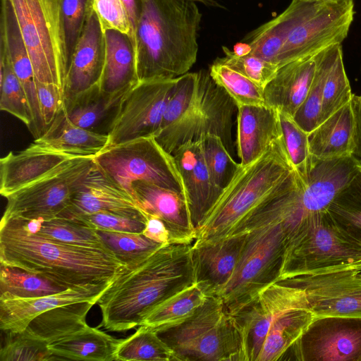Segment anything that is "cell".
<instances>
[{"label":"cell","mask_w":361,"mask_h":361,"mask_svg":"<svg viewBox=\"0 0 361 361\" xmlns=\"http://www.w3.org/2000/svg\"><path fill=\"white\" fill-rule=\"evenodd\" d=\"M196 282L192 244L162 245L142 262L125 267L97 302L101 326L122 332L140 326L161 302Z\"/></svg>","instance_id":"obj_1"},{"label":"cell","mask_w":361,"mask_h":361,"mask_svg":"<svg viewBox=\"0 0 361 361\" xmlns=\"http://www.w3.org/2000/svg\"><path fill=\"white\" fill-rule=\"evenodd\" d=\"M0 262L74 288L109 283L125 265L109 249L71 245L29 231L21 218L1 220Z\"/></svg>","instance_id":"obj_2"},{"label":"cell","mask_w":361,"mask_h":361,"mask_svg":"<svg viewBox=\"0 0 361 361\" xmlns=\"http://www.w3.org/2000/svg\"><path fill=\"white\" fill-rule=\"evenodd\" d=\"M201 19L193 0H142L134 37L137 80L188 73L197 61Z\"/></svg>","instance_id":"obj_3"},{"label":"cell","mask_w":361,"mask_h":361,"mask_svg":"<svg viewBox=\"0 0 361 361\" xmlns=\"http://www.w3.org/2000/svg\"><path fill=\"white\" fill-rule=\"evenodd\" d=\"M304 181L286 153L282 134L250 164L240 166L196 228L193 244L212 243L233 235L255 209L278 193Z\"/></svg>","instance_id":"obj_4"},{"label":"cell","mask_w":361,"mask_h":361,"mask_svg":"<svg viewBox=\"0 0 361 361\" xmlns=\"http://www.w3.org/2000/svg\"><path fill=\"white\" fill-rule=\"evenodd\" d=\"M232 316L242 340L240 361L283 360L314 318L302 290L283 280Z\"/></svg>","instance_id":"obj_5"},{"label":"cell","mask_w":361,"mask_h":361,"mask_svg":"<svg viewBox=\"0 0 361 361\" xmlns=\"http://www.w3.org/2000/svg\"><path fill=\"white\" fill-rule=\"evenodd\" d=\"M238 232L247 233L245 243L231 280L218 295L231 315L279 281L288 241L282 223L262 214L248 217L233 234Z\"/></svg>","instance_id":"obj_6"},{"label":"cell","mask_w":361,"mask_h":361,"mask_svg":"<svg viewBox=\"0 0 361 361\" xmlns=\"http://www.w3.org/2000/svg\"><path fill=\"white\" fill-rule=\"evenodd\" d=\"M156 332L178 361H240V334L220 297H209L182 324Z\"/></svg>","instance_id":"obj_7"},{"label":"cell","mask_w":361,"mask_h":361,"mask_svg":"<svg viewBox=\"0 0 361 361\" xmlns=\"http://www.w3.org/2000/svg\"><path fill=\"white\" fill-rule=\"evenodd\" d=\"M359 262L361 245L336 226L326 210L319 212L304 219L288 241L279 281Z\"/></svg>","instance_id":"obj_8"},{"label":"cell","mask_w":361,"mask_h":361,"mask_svg":"<svg viewBox=\"0 0 361 361\" xmlns=\"http://www.w3.org/2000/svg\"><path fill=\"white\" fill-rule=\"evenodd\" d=\"M17 20L35 78L64 92L68 68L62 0H6Z\"/></svg>","instance_id":"obj_9"},{"label":"cell","mask_w":361,"mask_h":361,"mask_svg":"<svg viewBox=\"0 0 361 361\" xmlns=\"http://www.w3.org/2000/svg\"><path fill=\"white\" fill-rule=\"evenodd\" d=\"M284 12L290 28L279 56V68L342 44L355 13L353 0H292Z\"/></svg>","instance_id":"obj_10"},{"label":"cell","mask_w":361,"mask_h":361,"mask_svg":"<svg viewBox=\"0 0 361 361\" xmlns=\"http://www.w3.org/2000/svg\"><path fill=\"white\" fill-rule=\"evenodd\" d=\"M94 161L100 172L133 198L132 185L137 180L185 194L173 156L154 136L106 147L94 157Z\"/></svg>","instance_id":"obj_11"},{"label":"cell","mask_w":361,"mask_h":361,"mask_svg":"<svg viewBox=\"0 0 361 361\" xmlns=\"http://www.w3.org/2000/svg\"><path fill=\"white\" fill-rule=\"evenodd\" d=\"M94 166V157L69 158L47 175L10 195L1 220L58 217Z\"/></svg>","instance_id":"obj_12"},{"label":"cell","mask_w":361,"mask_h":361,"mask_svg":"<svg viewBox=\"0 0 361 361\" xmlns=\"http://www.w3.org/2000/svg\"><path fill=\"white\" fill-rule=\"evenodd\" d=\"M199 73V90L185 115L171 128L154 136L171 154L183 144L207 134L220 137L227 149L231 145L233 117L237 104L212 79L209 70Z\"/></svg>","instance_id":"obj_13"},{"label":"cell","mask_w":361,"mask_h":361,"mask_svg":"<svg viewBox=\"0 0 361 361\" xmlns=\"http://www.w3.org/2000/svg\"><path fill=\"white\" fill-rule=\"evenodd\" d=\"M177 78L138 81L127 90L109 125L106 147L155 136L176 91Z\"/></svg>","instance_id":"obj_14"},{"label":"cell","mask_w":361,"mask_h":361,"mask_svg":"<svg viewBox=\"0 0 361 361\" xmlns=\"http://www.w3.org/2000/svg\"><path fill=\"white\" fill-rule=\"evenodd\" d=\"M288 352L299 361H361V317H314Z\"/></svg>","instance_id":"obj_15"},{"label":"cell","mask_w":361,"mask_h":361,"mask_svg":"<svg viewBox=\"0 0 361 361\" xmlns=\"http://www.w3.org/2000/svg\"><path fill=\"white\" fill-rule=\"evenodd\" d=\"M359 271L346 266L283 281L302 290L307 307L314 317H361V279L358 276Z\"/></svg>","instance_id":"obj_16"},{"label":"cell","mask_w":361,"mask_h":361,"mask_svg":"<svg viewBox=\"0 0 361 361\" xmlns=\"http://www.w3.org/2000/svg\"><path fill=\"white\" fill-rule=\"evenodd\" d=\"M105 55L104 31L90 3L68 68L64 86L65 105L99 87Z\"/></svg>","instance_id":"obj_17"},{"label":"cell","mask_w":361,"mask_h":361,"mask_svg":"<svg viewBox=\"0 0 361 361\" xmlns=\"http://www.w3.org/2000/svg\"><path fill=\"white\" fill-rule=\"evenodd\" d=\"M109 212L147 220L135 200L106 177L95 164L73 195L67 208L58 217H74Z\"/></svg>","instance_id":"obj_18"},{"label":"cell","mask_w":361,"mask_h":361,"mask_svg":"<svg viewBox=\"0 0 361 361\" xmlns=\"http://www.w3.org/2000/svg\"><path fill=\"white\" fill-rule=\"evenodd\" d=\"M132 188L135 201L147 215H155L165 224L170 244H192L196 228L184 193L145 181L137 180Z\"/></svg>","instance_id":"obj_19"},{"label":"cell","mask_w":361,"mask_h":361,"mask_svg":"<svg viewBox=\"0 0 361 361\" xmlns=\"http://www.w3.org/2000/svg\"><path fill=\"white\" fill-rule=\"evenodd\" d=\"M172 155L183 181L191 219L196 228L223 190L215 184L210 176L204 158L201 138L183 144Z\"/></svg>","instance_id":"obj_20"},{"label":"cell","mask_w":361,"mask_h":361,"mask_svg":"<svg viewBox=\"0 0 361 361\" xmlns=\"http://www.w3.org/2000/svg\"><path fill=\"white\" fill-rule=\"evenodd\" d=\"M110 283L77 286L34 298L0 299V329L4 331L20 332L25 329L33 318L54 307L78 302L97 303Z\"/></svg>","instance_id":"obj_21"},{"label":"cell","mask_w":361,"mask_h":361,"mask_svg":"<svg viewBox=\"0 0 361 361\" xmlns=\"http://www.w3.org/2000/svg\"><path fill=\"white\" fill-rule=\"evenodd\" d=\"M247 232H238L212 243L193 244L196 282L218 296L231 280L243 252Z\"/></svg>","instance_id":"obj_22"},{"label":"cell","mask_w":361,"mask_h":361,"mask_svg":"<svg viewBox=\"0 0 361 361\" xmlns=\"http://www.w3.org/2000/svg\"><path fill=\"white\" fill-rule=\"evenodd\" d=\"M73 157L32 143L23 150L9 152L0 159V194L6 198L36 181Z\"/></svg>","instance_id":"obj_23"},{"label":"cell","mask_w":361,"mask_h":361,"mask_svg":"<svg viewBox=\"0 0 361 361\" xmlns=\"http://www.w3.org/2000/svg\"><path fill=\"white\" fill-rule=\"evenodd\" d=\"M237 148L240 164L259 158L281 135L279 111L267 105L238 106Z\"/></svg>","instance_id":"obj_24"},{"label":"cell","mask_w":361,"mask_h":361,"mask_svg":"<svg viewBox=\"0 0 361 361\" xmlns=\"http://www.w3.org/2000/svg\"><path fill=\"white\" fill-rule=\"evenodd\" d=\"M314 71V55L279 67L264 88L265 105L293 117L306 98Z\"/></svg>","instance_id":"obj_25"},{"label":"cell","mask_w":361,"mask_h":361,"mask_svg":"<svg viewBox=\"0 0 361 361\" xmlns=\"http://www.w3.org/2000/svg\"><path fill=\"white\" fill-rule=\"evenodd\" d=\"M106 55L99 83L102 92L121 97L138 82L135 51L131 37L116 30L104 31Z\"/></svg>","instance_id":"obj_26"},{"label":"cell","mask_w":361,"mask_h":361,"mask_svg":"<svg viewBox=\"0 0 361 361\" xmlns=\"http://www.w3.org/2000/svg\"><path fill=\"white\" fill-rule=\"evenodd\" d=\"M355 118L351 102L346 104L308 133L314 161L353 155Z\"/></svg>","instance_id":"obj_27"},{"label":"cell","mask_w":361,"mask_h":361,"mask_svg":"<svg viewBox=\"0 0 361 361\" xmlns=\"http://www.w3.org/2000/svg\"><path fill=\"white\" fill-rule=\"evenodd\" d=\"M106 133L87 130L72 123L64 110L34 143L39 147L71 157H94L107 146Z\"/></svg>","instance_id":"obj_28"},{"label":"cell","mask_w":361,"mask_h":361,"mask_svg":"<svg viewBox=\"0 0 361 361\" xmlns=\"http://www.w3.org/2000/svg\"><path fill=\"white\" fill-rule=\"evenodd\" d=\"M121 340L87 325L49 344L48 348L58 360L113 361Z\"/></svg>","instance_id":"obj_29"},{"label":"cell","mask_w":361,"mask_h":361,"mask_svg":"<svg viewBox=\"0 0 361 361\" xmlns=\"http://www.w3.org/2000/svg\"><path fill=\"white\" fill-rule=\"evenodd\" d=\"M95 304L78 302L54 307L33 318L24 331L50 344L87 326V314Z\"/></svg>","instance_id":"obj_30"},{"label":"cell","mask_w":361,"mask_h":361,"mask_svg":"<svg viewBox=\"0 0 361 361\" xmlns=\"http://www.w3.org/2000/svg\"><path fill=\"white\" fill-rule=\"evenodd\" d=\"M211 296L207 286L195 282L156 306L141 325L147 326L155 331L179 325L190 318Z\"/></svg>","instance_id":"obj_31"},{"label":"cell","mask_w":361,"mask_h":361,"mask_svg":"<svg viewBox=\"0 0 361 361\" xmlns=\"http://www.w3.org/2000/svg\"><path fill=\"white\" fill-rule=\"evenodd\" d=\"M324 66L322 122L352 100L353 94L347 77L342 44L319 51ZM321 122V123H322Z\"/></svg>","instance_id":"obj_32"},{"label":"cell","mask_w":361,"mask_h":361,"mask_svg":"<svg viewBox=\"0 0 361 361\" xmlns=\"http://www.w3.org/2000/svg\"><path fill=\"white\" fill-rule=\"evenodd\" d=\"M326 212L346 236L361 245V166L335 195Z\"/></svg>","instance_id":"obj_33"},{"label":"cell","mask_w":361,"mask_h":361,"mask_svg":"<svg viewBox=\"0 0 361 361\" xmlns=\"http://www.w3.org/2000/svg\"><path fill=\"white\" fill-rule=\"evenodd\" d=\"M68 288H70L41 274L1 264L0 299L34 298L59 293Z\"/></svg>","instance_id":"obj_34"},{"label":"cell","mask_w":361,"mask_h":361,"mask_svg":"<svg viewBox=\"0 0 361 361\" xmlns=\"http://www.w3.org/2000/svg\"><path fill=\"white\" fill-rule=\"evenodd\" d=\"M115 360L178 361L171 348L152 328L140 325L136 331L118 343Z\"/></svg>","instance_id":"obj_35"},{"label":"cell","mask_w":361,"mask_h":361,"mask_svg":"<svg viewBox=\"0 0 361 361\" xmlns=\"http://www.w3.org/2000/svg\"><path fill=\"white\" fill-rule=\"evenodd\" d=\"M120 99L102 92L99 87L65 105V116L74 125L95 131L109 116L114 117Z\"/></svg>","instance_id":"obj_36"},{"label":"cell","mask_w":361,"mask_h":361,"mask_svg":"<svg viewBox=\"0 0 361 361\" xmlns=\"http://www.w3.org/2000/svg\"><path fill=\"white\" fill-rule=\"evenodd\" d=\"M212 79L234 100L237 106L265 105L264 88L216 58L209 66Z\"/></svg>","instance_id":"obj_37"},{"label":"cell","mask_w":361,"mask_h":361,"mask_svg":"<svg viewBox=\"0 0 361 361\" xmlns=\"http://www.w3.org/2000/svg\"><path fill=\"white\" fill-rule=\"evenodd\" d=\"M96 231L106 248L125 267L142 262L164 245L147 238L142 233Z\"/></svg>","instance_id":"obj_38"},{"label":"cell","mask_w":361,"mask_h":361,"mask_svg":"<svg viewBox=\"0 0 361 361\" xmlns=\"http://www.w3.org/2000/svg\"><path fill=\"white\" fill-rule=\"evenodd\" d=\"M0 109L22 121L30 130L32 118L24 90L11 63L0 48Z\"/></svg>","instance_id":"obj_39"},{"label":"cell","mask_w":361,"mask_h":361,"mask_svg":"<svg viewBox=\"0 0 361 361\" xmlns=\"http://www.w3.org/2000/svg\"><path fill=\"white\" fill-rule=\"evenodd\" d=\"M279 117L284 147L290 161L298 175L307 182L315 161L310 154L308 133L297 124L292 116L279 111Z\"/></svg>","instance_id":"obj_40"},{"label":"cell","mask_w":361,"mask_h":361,"mask_svg":"<svg viewBox=\"0 0 361 361\" xmlns=\"http://www.w3.org/2000/svg\"><path fill=\"white\" fill-rule=\"evenodd\" d=\"M36 233L67 244L108 249L95 229L72 219L56 217L43 221Z\"/></svg>","instance_id":"obj_41"},{"label":"cell","mask_w":361,"mask_h":361,"mask_svg":"<svg viewBox=\"0 0 361 361\" xmlns=\"http://www.w3.org/2000/svg\"><path fill=\"white\" fill-rule=\"evenodd\" d=\"M286 34V25L279 14L248 33L243 42L248 44L250 54L279 67V59Z\"/></svg>","instance_id":"obj_42"},{"label":"cell","mask_w":361,"mask_h":361,"mask_svg":"<svg viewBox=\"0 0 361 361\" xmlns=\"http://www.w3.org/2000/svg\"><path fill=\"white\" fill-rule=\"evenodd\" d=\"M201 140L204 158L210 176L215 184L223 190L237 173L240 163L232 159L220 137L207 134Z\"/></svg>","instance_id":"obj_43"},{"label":"cell","mask_w":361,"mask_h":361,"mask_svg":"<svg viewBox=\"0 0 361 361\" xmlns=\"http://www.w3.org/2000/svg\"><path fill=\"white\" fill-rule=\"evenodd\" d=\"M7 333L0 350L1 361L58 360L49 351L48 343L27 334L25 331Z\"/></svg>","instance_id":"obj_44"},{"label":"cell","mask_w":361,"mask_h":361,"mask_svg":"<svg viewBox=\"0 0 361 361\" xmlns=\"http://www.w3.org/2000/svg\"><path fill=\"white\" fill-rule=\"evenodd\" d=\"M315 71L305 99L293 116L297 124L310 133L322 122V92L324 66L321 55H314Z\"/></svg>","instance_id":"obj_45"},{"label":"cell","mask_w":361,"mask_h":361,"mask_svg":"<svg viewBox=\"0 0 361 361\" xmlns=\"http://www.w3.org/2000/svg\"><path fill=\"white\" fill-rule=\"evenodd\" d=\"M222 49L225 56L219 59L223 63L262 88L274 78L279 69L275 64L251 54L238 56L226 47H223Z\"/></svg>","instance_id":"obj_46"},{"label":"cell","mask_w":361,"mask_h":361,"mask_svg":"<svg viewBox=\"0 0 361 361\" xmlns=\"http://www.w3.org/2000/svg\"><path fill=\"white\" fill-rule=\"evenodd\" d=\"M72 219L95 230L134 233H142L147 222L146 219L109 212L81 215Z\"/></svg>","instance_id":"obj_47"},{"label":"cell","mask_w":361,"mask_h":361,"mask_svg":"<svg viewBox=\"0 0 361 361\" xmlns=\"http://www.w3.org/2000/svg\"><path fill=\"white\" fill-rule=\"evenodd\" d=\"M90 0H62L61 8L68 65L82 33Z\"/></svg>","instance_id":"obj_48"},{"label":"cell","mask_w":361,"mask_h":361,"mask_svg":"<svg viewBox=\"0 0 361 361\" xmlns=\"http://www.w3.org/2000/svg\"><path fill=\"white\" fill-rule=\"evenodd\" d=\"M104 31L116 30L128 35L133 42L131 25L121 0H90Z\"/></svg>","instance_id":"obj_49"},{"label":"cell","mask_w":361,"mask_h":361,"mask_svg":"<svg viewBox=\"0 0 361 361\" xmlns=\"http://www.w3.org/2000/svg\"><path fill=\"white\" fill-rule=\"evenodd\" d=\"M37 95L45 132L65 107L64 92L58 85L42 82L35 78Z\"/></svg>","instance_id":"obj_50"},{"label":"cell","mask_w":361,"mask_h":361,"mask_svg":"<svg viewBox=\"0 0 361 361\" xmlns=\"http://www.w3.org/2000/svg\"><path fill=\"white\" fill-rule=\"evenodd\" d=\"M142 234L147 238L161 245L170 244L169 232L164 222L157 216L148 215Z\"/></svg>","instance_id":"obj_51"},{"label":"cell","mask_w":361,"mask_h":361,"mask_svg":"<svg viewBox=\"0 0 361 361\" xmlns=\"http://www.w3.org/2000/svg\"><path fill=\"white\" fill-rule=\"evenodd\" d=\"M352 106L355 118L353 155L361 163V95H353Z\"/></svg>","instance_id":"obj_52"},{"label":"cell","mask_w":361,"mask_h":361,"mask_svg":"<svg viewBox=\"0 0 361 361\" xmlns=\"http://www.w3.org/2000/svg\"><path fill=\"white\" fill-rule=\"evenodd\" d=\"M121 1L128 13L134 39L135 30L141 14L142 0H121Z\"/></svg>","instance_id":"obj_53"},{"label":"cell","mask_w":361,"mask_h":361,"mask_svg":"<svg viewBox=\"0 0 361 361\" xmlns=\"http://www.w3.org/2000/svg\"><path fill=\"white\" fill-rule=\"evenodd\" d=\"M197 3L202 4L207 6L222 7L216 0H193Z\"/></svg>","instance_id":"obj_54"},{"label":"cell","mask_w":361,"mask_h":361,"mask_svg":"<svg viewBox=\"0 0 361 361\" xmlns=\"http://www.w3.org/2000/svg\"><path fill=\"white\" fill-rule=\"evenodd\" d=\"M348 266L359 270L360 271L358 273V276L361 279V262L354 264L348 265Z\"/></svg>","instance_id":"obj_55"},{"label":"cell","mask_w":361,"mask_h":361,"mask_svg":"<svg viewBox=\"0 0 361 361\" xmlns=\"http://www.w3.org/2000/svg\"><path fill=\"white\" fill-rule=\"evenodd\" d=\"M304 1H319L323 0H304Z\"/></svg>","instance_id":"obj_56"},{"label":"cell","mask_w":361,"mask_h":361,"mask_svg":"<svg viewBox=\"0 0 361 361\" xmlns=\"http://www.w3.org/2000/svg\"><path fill=\"white\" fill-rule=\"evenodd\" d=\"M333 1H341V0H333Z\"/></svg>","instance_id":"obj_57"}]
</instances>
